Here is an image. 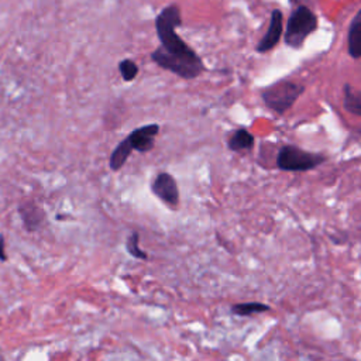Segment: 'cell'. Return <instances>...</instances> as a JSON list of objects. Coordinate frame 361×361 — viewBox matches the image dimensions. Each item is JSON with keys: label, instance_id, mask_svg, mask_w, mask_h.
<instances>
[{"label": "cell", "instance_id": "obj_1", "mask_svg": "<svg viewBox=\"0 0 361 361\" xmlns=\"http://www.w3.org/2000/svg\"><path fill=\"white\" fill-rule=\"evenodd\" d=\"M182 24L180 8L169 4L155 17V31L159 47L151 52V59L162 69L182 79H195L203 73L202 58L178 35L176 28Z\"/></svg>", "mask_w": 361, "mask_h": 361}, {"label": "cell", "instance_id": "obj_2", "mask_svg": "<svg viewBox=\"0 0 361 361\" xmlns=\"http://www.w3.org/2000/svg\"><path fill=\"white\" fill-rule=\"evenodd\" d=\"M303 93H305V86L302 83L288 80V79H281L264 87L261 90V99L269 110L282 116L295 104V102Z\"/></svg>", "mask_w": 361, "mask_h": 361}, {"label": "cell", "instance_id": "obj_3", "mask_svg": "<svg viewBox=\"0 0 361 361\" xmlns=\"http://www.w3.org/2000/svg\"><path fill=\"white\" fill-rule=\"evenodd\" d=\"M327 157L320 152H310L298 145L285 144L276 155V168L285 172H306L324 164Z\"/></svg>", "mask_w": 361, "mask_h": 361}, {"label": "cell", "instance_id": "obj_4", "mask_svg": "<svg viewBox=\"0 0 361 361\" xmlns=\"http://www.w3.org/2000/svg\"><path fill=\"white\" fill-rule=\"evenodd\" d=\"M316 28H317V17L314 16V13L306 6H299L295 11H292L288 20L283 41L288 47L293 49H299L305 44L306 38L313 31H316Z\"/></svg>", "mask_w": 361, "mask_h": 361}, {"label": "cell", "instance_id": "obj_5", "mask_svg": "<svg viewBox=\"0 0 361 361\" xmlns=\"http://www.w3.org/2000/svg\"><path fill=\"white\" fill-rule=\"evenodd\" d=\"M151 192L171 207L179 203V189L175 178L168 172H161L151 183Z\"/></svg>", "mask_w": 361, "mask_h": 361}, {"label": "cell", "instance_id": "obj_6", "mask_svg": "<svg viewBox=\"0 0 361 361\" xmlns=\"http://www.w3.org/2000/svg\"><path fill=\"white\" fill-rule=\"evenodd\" d=\"M282 17H283L282 11H279V10H274L271 13V20H269L268 30L255 47L257 52L265 54V52H269L271 49H274L276 47V44L279 42V39L282 37V21H283Z\"/></svg>", "mask_w": 361, "mask_h": 361}, {"label": "cell", "instance_id": "obj_7", "mask_svg": "<svg viewBox=\"0 0 361 361\" xmlns=\"http://www.w3.org/2000/svg\"><path fill=\"white\" fill-rule=\"evenodd\" d=\"M158 133H159V124L157 123H151L133 130L128 134V138L134 147V151H138V152L151 151L154 148L155 137Z\"/></svg>", "mask_w": 361, "mask_h": 361}, {"label": "cell", "instance_id": "obj_8", "mask_svg": "<svg viewBox=\"0 0 361 361\" xmlns=\"http://www.w3.org/2000/svg\"><path fill=\"white\" fill-rule=\"evenodd\" d=\"M20 217L28 231H35L45 219L44 210L32 202H25L18 206Z\"/></svg>", "mask_w": 361, "mask_h": 361}, {"label": "cell", "instance_id": "obj_9", "mask_svg": "<svg viewBox=\"0 0 361 361\" xmlns=\"http://www.w3.org/2000/svg\"><path fill=\"white\" fill-rule=\"evenodd\" d=\"M347 49L351 58H361V10L354 16L350 23L347 35Z\"/></svg>", "mask_w": 361, "mask_h": 361}, {"label": "cell", "instance_id": "obj_10", "mask_svg": "<svg viewBox=\"0 0 361 361\" xmlns=\"http://www.w3.org/2000/svg\"><path fill=\"white\" fill-rule=\"evenodd\" d=\"M254 144H255V138L247 128H237L227 138V147L230 151H234V152L251 149Z\"/></svg>", "mask_w": 361, "mask_h": 361}, {"label": "cell", "instance_id": "obj_11", "mask_svg": "<svg viewBox=\"0 0 361 361\" xmlns=\"http://www.w3.org/2000/svg\"><path fill=\"white\" fill-rule=\"evenodd\" d=\"M134 151V147L128 138V135L116 145V148L113 149L110 159H109V166L111 171H118L123 168V165L127 162L130 154Z\"/></svg>", "mask_w": 361, "mask_h": 361}, {"label": "cell", "instance_id": "obj_12", "mask_svg": "<svg viewBox=\"0 0 361 361\" xmlns=\"http://www.w3.org/2000/svg\"><path fill=\"white\" fill-rule=\"evenodd\" d=\"M343 93V107L345 111L354 116H361V90H357L350 83H345Z\"/></svg>", "mask_w": 361, "mask_h": 361}, {"label": "cell", "instance_id": "obj_13", "mask_svg": "<svg viewBox=\"0 0 361 361\" xmlns=\"http://www.w3.org/2000/svg\"><path fill=\"white\" fill-rule=\"evenodd\" d=\"M269 310H271L269 305L262 302H241V303H234L230 307V312L233 314L241 316V317H250L252 314L267 313Z\"/></svg>", "mask_w": 361, "mask_h": 361}, {"label": "cell", "instance_id": "obj_14", "mask_svg": "<svg viewBox=\"0 0 361 361\" xmlns=\"http://www.w3.org/2000/svg\"><path fill=\"white\" fill-rule=\"evenodd\" d=\"M138 243H140V234H138L137 231L131 233V234L127 237L126 250H127V252H128L131 257H134V258H137V259H147L148 255H147V252H144V251L140 248Z\"/></svg>", "mask_w": 361, "mask_h": 361}, {"label": "cell", "instance_id": "obj_15", "mask_svg": "<svg viewBox=\"0 0 361 361\" xmlns=\"http://www.w3.org/2000/svg\"><path fill=\"white\" fill-rule=\"evenodd\" d=\"M118 71L126 82H131L138 75V66L133 59H123L118 62Z\"/></svg>", "mask_w": 361, "mask_h": 361}, {"label": "cell", "instance_id": "obj_16", "mask_svg": "<svg viewBox=\"0 0 361 361\" xmlns=\"http://www.w3.org/2000/svg\"><path fill=\"white\" fill-rule=\"evenodd\" d=\"M6 241H4V235L0 233V261L6 262L7 261V254H6Z\"/></svg>", "mask_w": 361, "mask_h": 361}]
</instances>
